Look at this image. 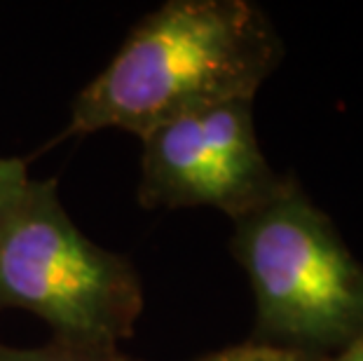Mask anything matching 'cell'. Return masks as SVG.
Returning <instances> with one entry per match:
<instances>
[{
  "mask_svg": "<svg viewBox=\"0 0 363 361\" xmlns=\"http://www.w3.org/2000/svg\"><path fill=\"white\" fill-rule=\"evenodd\" d=\"M40 317L54 338L118 345L134 333L143 287L125 256L71 221L57 181L30 179L0 218V312Z\"/></svg>",
  "mask_w": 363,
  "mask_h": 361,
  "instance_id": "cell-3",
  "label": "cell"
},
{
  "mask_svg": "<svg viewBox=\"0 0 363 361\" xmlns=\"http://www.w3.org/2000/svg\"><path fill=\"white\" fill-rule=\"evenodd\" d=\"M138 202L145 209L211 206L233 221L284 188L260 148L253 99L185 113L141 139Z\"/></svg>",
  "mask_w": 363,
  "mask_h": 361,
  "instance_id": "cell-4",
  "label": "cell"
},
{
  "mask_svg": "<svg viewBox=\"0 0 363 361\" xmlns=\"http://www.w3.org/2000/svg\"><path fill=\"white\" fill-rule=\"evenodd\" d=\"M0 361H136L122 355L118 345L54 338L40 348H10L0 343Z\"/></svg>",
  "mask_w": 363,
  "mask_h": 361,
  "instance_id": "cell-5",
  "label": "cell"
},
{
  "mask_svg": "<svg viewBox=\"0 0 363 361\" xmlns=\"http://www.w3.org/2000/svg\"><path fill=\"white\" fill-rule=\"evenodd\" d=\"M319 361H363V333L357 338V340L345 345L342 350L333 352V355L319 357Z\"/></svg>",
  "mask_w": 363,
  "mask_h": 361,
  "instance_id": "cell-8",
  "label": "cell"
},
{
  "mask_svg": "<svg viewBox=\"0 0 363 361\" xmlns=\"http://www.w3.org/2000/svg\"><path fill=\"white\" fill-rule=\"evenodd\" d=\"M281 55L279 30L251 0H167L75 94L61 136L122 129L143 139L185 113L256 99Z\"/></svg>",
  "mask_w": 363,
  "mask_h": 361,
  "instance_id": "cell-1",
  "label": "cell"
},
{
  "mask_svg": "<svg viewBox=\"0 0 363 361\" xmlns=\"http://www.w3.org/2000/svg\"><path fill=\"white\" fill-rule=\"evenodd\" d=\"M233 253L256 301L251 340L326 357L363 333V263L296 179L235 221Z\"/></svg>",
  "mask_w": 363,
  "mask_h": 361,
  "instance_id": "cell-2",
  "label": "cell"
},
{
  "mask_svg": "<svg viewBox=\"0 0 363 361\" xmlns=\"http://www.w3.org/2000/svg\"><path fill=\"white\" fill-rule=\"evenodd\" d=\"M192 361H319V355H305V352L284 350V348H274V345L249 340L242 345H233V348L211 352V355H204Z\"/></svg>",
  "mask_w": 363,
  "mask_h": 361,
  "instance_id": "cell-6",
  "label": "cell"
},
{
  "mask_svg": "<svg viewBox=\"0 0 363 361\" xmlns=\"http://www.w3.org/2000/svg\"><path fill=\"white\" fill-rule=\"evenodd\" d=\"M28 183V169L19 157H0V218L21 197Z\"/></svg>",
  "mask_w": 363,
  "mask_h": 361,
  "instance_id": "cell-7",
  "label": "cell"
}]
</instances>
